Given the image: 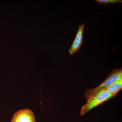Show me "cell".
<instances>
[{
    "label": "cell",
    "instance_id": "obj_1",
    "mask_svg": "<svg viewBox=\"0 0 122 122\" xmlns=\"http://www.w3.org/2000/svg\"><path fill=\"white\" fill-rule=\"evenodd\" d=\"M115 97L104 88L102 89L88 98L86 103L80 110V115H84L92 109Z\"/></svg>",
    "mask_w": 122,
    "mask_h": 122
},
{
    "label": "cell",
    "instance_id": "obj_2",
    "mask_svg": "<svg viewBox=\"0 0 122 122\" xmlns=\"http://www.w3.org/2000/svg\"><path fill=\"white\" fill-rule=\"evenodd\" d=\"M122 76V68L115 69L112 70L105 79L99 86L95 88L86 90L85 91V98L86 99L89 96L95 94L99 91L104 87L108 86L112 83L117 80Z\"/></svg>",
    "mask_w": 122,
    "mask_h": 122
},
{
    "label": "cell",
    "instance_id": "obj_3",
    "mask_svg": "<svg viewBox=\"0 0 122 122\" xmlns=\"http://www.w3.org/2000/svg\"><path fill=\"white\" fill-rule=\"evenodd\" d=\"M11 122H36L33 112L29 109L20 110L14 114Z\"/></svg>",
    "mask_w": 122,
    "mask_h": 122
},
{
    "label": "cell",
    "instance_id": "obj_4",
    "mask_svg": "<svg viewBox=\"0 0 122 122\" xmlns=\"http://www.w3.org/2000/svg\"><path fill=\"white\" fill-rule=\"evenodd\" d=\"M84 27L85 25L83 24L79 26L76 37L69 50V52L71 55H72L74 53L78 51L81 48L83 42V32Z\"/></svg>",
    "mask_w": 122,
    "mask_h": 122
},
{
    "label": "cell",
    "instance_id": "obj_5",
    "mask_svg": "<svg viewBox=\"0 0 122 122\" xmlns=\"http://www.w3.org/2000/svg\"><path fill=\"white\" fill-rule=\"evenodd\" d=\"M103 88L115 96L118 92L122 89V76L108 86Z\"/></svg>",
    "mask_w": 122,
    "mask_h": 122
},
{
    "label": "cell",
    "instance_id": "obj_6",
    "mask_svg": "<svg viewBox=\"0 0 122 122\" xmlns=\"http://www.w3.org/2000/svg\"><path fill=\"white\" fill-rule=\"evenodd\" d=\"M95 1L100 5H104L122 2V0H96Z\"/></svg>",
    "mask_w": 122,
    "mask_h": 122
}]
</instances>
